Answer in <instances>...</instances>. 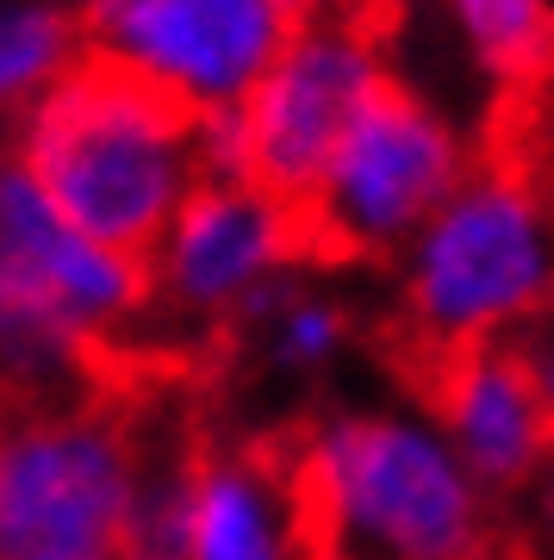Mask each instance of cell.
Wrapping results in <instances>:
<instances>
[{"label":"cell","instance_id":"6","mask_svg":"<svg viewBox=\"0 0 554 560\" xmlns=\"http://www.w3.org/2000/svg\"><path fill=\"white\" fill-rule=\"evenodd\" d=\"M380 0H331L324 13L299 20L262 81L243 94V168L280 206H305L312 180L386 75L380 62Z\"/></svg>","mask_w":554,"mask_h":560},{"label":"cell","instance_id":"12","mask_svg":"<svg viewBox=\"0 0 554 560\" xmlns=\"http://www.w3.org/2000/svg\"><path fill=\"white\" fill-rule=\"evenodd\" d=\"M81 57L76 13L57 0H0V113H25Z\"/></svg>","mask_w":554,"mask_h":560},{"label":"cell","instance_id":"3","mask_svg":"<svg viewBox=\"0 0 554 560\" xmlns=\"http://www.w3.org/2000/svg\"><path fill=\"white\" fill-rule=\"evenodd\" d=\"M405 355L505 342L554 312V187L542 162L486 150L399 249ZM405 361V368H412Z\"/></svg>","mask_w":554,"mask_h":560},{"label":"cell","instance_id":"11","mask_svg":"<svg viewBox=\"0 0 554 560\" xmlns=\"http://www.w3.org/2000/svg\"><path fill=\"white\" fill-rule=\"evenodd\" d=\"M468 57L511 94L549 101L554 94V0H442Z\"/></svg>","mask_w":554,"mask_h":560},{"label":"cell","instance_id":"10","mask_svg":"<svg viewBox=\"0 0 554 560\" xmlns=\"http://www.w3.org/2000/svg\"><path fill=\"white\" fill-rule=\"evenodd\" d=\"M181 560H318L280 436L268 442L199 436L187 555Z\"/></svg>","mask_w":554,"mask_h":560},{"label":"cell","instance_id":"9","mask_svg":"<svg viewBox=\"0 0 554 560\" xmlns=\"http://www.w3.org/2000/svg\"><path fill=\"white\" fill-rule=\"evenodd\" d=\"M405 374L436 411V436L455 448V460L486 499L523 492L554 455V430L511 342H474L455 355L412 361Z\"/></svg>","mask_w":554,"mask_h":560},{"label":"cell","instance_id":"2","mask_svg":"<svg viewBox=\"0 0 554 560\" xmlns=\"http://www.w3.org/2000/svg\"><path fill=\"white\" fill-rule=\"evenodd\" d=\"M280 448L318 560H493V499L430 418L331 411Z\"/></svg>","mask_w":554,"mask_h":560},{"label":"cell","instance_id":"7","mask_svg":"<svg viewBox=\"0 0 554 560\" xmlns=\"http://www.w3.org/2000/svg\"><path fill=\"white\" fill-rule=\"evenodd\" d=\"M69 13L88 57L157 81L194 113L243 106L293 32L268 0H81Z\"/></svg>","mask_w":554,"mask_h":560},{"label":"cell","instance_id":"15","mask_svg":"<svg viewBox=\"0 0 554 560\" xmlns=\"http://www.w3.org/2000/svg\"><path fill=\"white\" fill-rule=\"evenodd\" d=\"M523 511H530V529L535 541L554 555V455L542 460V474H535L530 486H523Z\"/></svg>","mask_w":554,"mask_h":560},{"label":"cell","instance_id":"5","mask_svg":"<svg viewBox=\"0 0 554 560\" xmlns=\"http://www.w3.org/2000/svg\"><path fill=\"white\" fill-rule=\"evenodd\" d=\"M468 143L436 101L405 75L374 81L349 131L337 138L324 175L299 206V256L305 261H380L417 237V224L455 194L468 175Z\"/></svg>","mask_w":554,"mask_h":560},{"label":"cell","instance_id":"14","mask_svg":"<svg viewBox=\"0 0 554 560\" xmlns=\"http://www.w3.org/2000/svg\"><path fill=\"white\" fill-rule=\"evenodd\" d=\"M517 349V361H523V374H530L535 399H542V418H549L554 430V312L542 324H530V330H517V337H505Z\"/></svg>","mask_w":554,"mask_h":560},{"label":"cell","instance_id":"1","mask_svg":"<svg viewBox=\"0 0 554 560\" xmlns=\"http://www.w3.org/2000/svg\"><path fill=\"white\" fill-rule=\"evenodd\" d=\"M7 156L81 237L150 256L199 180V113L81 50L20 113Z\"/></svg>","mask_w":554,"mask_h":560},{"label":"cell","instance_id":"16","mask_svg":"<svg viewBox=\"0 0 554 560\" xmlns=\"http://www.w3.org/2000/svg\"><path fill=\"white\" fill-rule=\"evenodd\" d=\"M268 7H275V13H280L287 25H299V20H312V13H324L331 0H268Z\"/></svg>","mask_w":554,"mask_h":560},{"label":"cell","instance_id":"4","mask_svg":"<svg viewBox=\"0 0 554 560\" xmlns=\"http://www.w3.org/2000/svg\"><path fill=\"white\" fill-rule=\"evenodd\" d=\"M143 430L100 393L0 405V560H119Z\"/></svg>","mask_w":554,"mask_h":560},{"label":"cell","instance_id":"8","mask_svg":"<svg viewBox=\"0 0 554 560\" xmlns=\"http://www.w3.org/2000/svg\"><path fill=\"white\" fill-rule=\"evenodd\" d=\"M293 261H305L293 206L268 200L250 180H199L143 256L150 312L231 330L262 287L293 275Z\"/></svg>","mask_w":554,"mask_h":560},{"label":"cell","instance_id":"13","mask_svg":"<svg viewBox=\"0 0 554 560\" xmlns=\"http://www.w3.org/2000/svg\"><path fill=\"white\" fill-rule=\"evenodd\" d=\"M256 330H262L268 368H280V374H318V368H331V361L343 355V342H349V305L318 300V293L293 287Z\"/></svg>","mask_w":554,"mask_h":560}]
</instances>
